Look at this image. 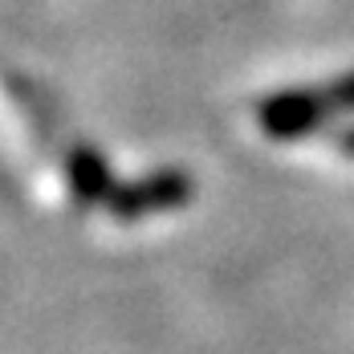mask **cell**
Segmentation results:
<instances>
[{"label":"cell","mask_w":354,"mask_h":354,"mask_svg":"<svg viewBox=\"0 0 354 354\" xmlns=\"http://www.w3.org/2000/svg\"><path fill=\"white\" fill-rule=\"evenodd\" d=\"M342 114H354V70L326 82V86L269 94L257 110V122L269 139H301Z\"/></svg>","instance_id":"cell-1"},{"label":"cell","mask_w":354,"mask_h":354,"mask_svg":"<svg viewBox=\"0 0 354 354\" xmlns=\"http://www.w3.org/2000/svg\"><path fill=\"white\" fill-rule=\"evenodd\" d=\"M192 200V176L187 171H159L139 183H127L122 192H110V208L118 220H142V216L167 212Z\"/></svg>","instance_id":"cell-2"},{"label":"cell","mask_w":354,"mask_h":354,"mask_svg":"<svg viewBox=\"0 0 354 354\" xmlns=\"http://www.w3.org/2000/svg\"><path fill=\"white\" fill-rule=\"evenodd\" d=\"M70 179H73V192H77V200H86V204H94V200H110V192H114L106 163H102L94 151H73V159H70Z\"/></svg>","instance_id":"cell-3"},{"label":"cell","mask_w":354,"mask_h":354,"mask_svg":"<svg viewBox=\"0 0 354 354\" xmlns=\"http://www.w3.org/2000/svg\"><path fill=\"white\" fill-rule=\"evenodd\" d=\"M338 147H342V155H351V159H354V127L342 135V139H338Z\"/></svg>","instance_id":"cell-4"}]
</instances>
